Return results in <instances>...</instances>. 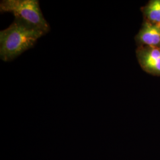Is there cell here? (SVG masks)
Returning a JSON list of instances; mask_svg holds the SVG:
<instances>
[{"label":"cell","instance_id":"1","mask_svg":"<svg viewBox=\"0 0 160 160\" xmlns=\"http://www.w3.org/2000/svg\"><path fill=\"white\" fill-rule=\"evenodd\" d=\"M45 33L23 20L15 18L14 22L0 32V58L12 61L24 52L32 48Z\"/></svg>","mask_w":160,"mask_h":160},{"label":"cell","instance_id":"5","mask_svg":"<svg viewBox=\"0 0 160 160\" xmlns=\"http://www.w3.org/2000/svg\"><path fill=\"white\" fill-rule=\"evenodd\" d=\"M146 12L149 19L153 24L160 26V10L157 1H154L149 4Z\"/></svg>","mask_w":160,"mask_h":160},{"label":"cell","instance_id":"3","mask_svg":"<svg viewBox=\"0 0 160 160\" xmlns=\"http://www.w3.org/2000/svg\"><path fill=\"white\" fill-rule=\"evenodd\" d=\"M139 58L142 67L154 72L160 73V50L152 48L139 53Z\"/></svg>","mask_w":160,"mask_h":160},{"label":"cell","instance_id":"4","mask_svg":"<svg viewBox=\"0 0 160 160\" xmlns=\"http://www.w3.org/2000/svg\"><path fill=\"white\" fill-rule=\"evenodd\" d=\"M138 40L149 46L160 45V26L147 23L138 36Z\"/></svg>","mask_w":160,"mask_h":160},{"label":"cell","instance_id":"2","mask_svg":"<svg viewBox=\"0 0 160 160\" xmlns=\"http://www.w3.org/2000/svg\"><path fill=\"white\" fill-rule=\"evenodd\" d=\"M1 13L10 12L45 34L50 31V26L41 11L38 0H3L0 3Z\"/></svg>","mask_w":160,"mask_h":160},{"label":"cell","instance_id":"6","mask_svg":"<svg viewBox=\"0 0 160 160\" xmlns=\"http://www.w3.org/2000/svg\"><path fill=\"white\" fill-rule=\"evenodd\" d=\"M157 4H158V7H159V8H160V0H158V1H157Z\"/></svg>","mask_w":160,"mask_h":160}]
</instances>
